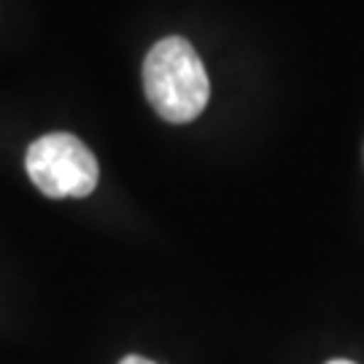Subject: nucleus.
<instances>
[{"instance_id":"3","label":"nucleus","mask_w":364,"mask_h":364,"mask_svg":"<svg viewBox=\"0 0 364 364\" xmlns=\"http://www.w3.org/2000/svg\"><path fill=\"white\" fill-rule=\"evenodd\" d=\"M119 364H154V362H151V359H144V356H135V353H132V356H124V359H122Z\"/></svg>"},{"instance_id":"4","label":"nucleus","mask_w":364,"mask_h":364,"mask_svg":"<svg viewBox=\"0 0 364 364\" xmlns=\"http://www.w3.org/2000/svg\"><path fill=\"white\" fill-rule=\"evenodd\" d=\"M329 364H353V362H346V359H335V362H329Z\"/></svg>"},{"instance_id":"1","label":"nucleus","mask_w":364,"mask_h":364,"mask_svg":"<svg viewBox=\"0 0 364 364\" xmlns=\"http://www.w3.org/2000/svg\"><path fill=\"white\" fill-rule=\"evenodd\" d=\"M144 87L151 108L173 124L197 119L210 97L205 65L181 36H170L151 46L144 63Z\"/></svg>"},{"instance_id":"2","label":"nucleus","mask_w":364,"mask_h":364,"mask_svg":"<svg viewBox=\"0 0 364 364\" xmlns=\"http://www.w3.org/2000/svg\"><path fill=\"white\" fill-rule=\"evenodd\" d=\"M25 168L30 181L52 200L92 195L100 178L95 154L70 132L41 135L27 149Z\"/></svg>"}]
</instances>
